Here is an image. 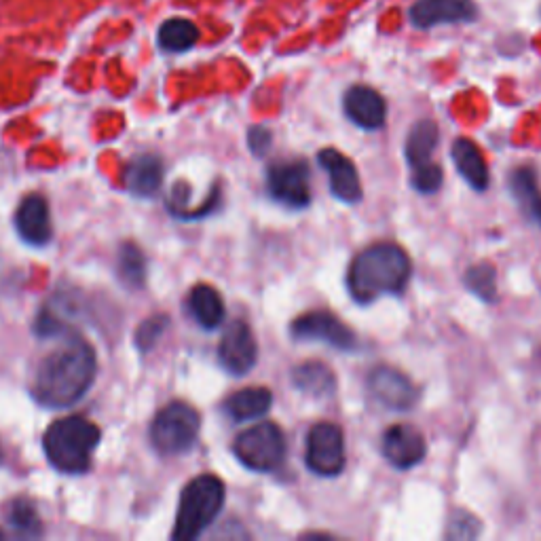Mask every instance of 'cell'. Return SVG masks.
<instances>
[{"label":"cell","mask_w":541,"mask_h":541,"mask_svg":"<svg viewBox=\"0 0 541 541\" xmlns=\"http://www.w3.org/2000/svg\"><path fill=\"white\" fill-rule=\"evenodd\" d=\"M98 360L93 347L81 339L70 337L49 351L36 368L32 396L49 408H66L79 402L96 381Z\"/></svg>","instance_id":"cell-1"},{"label":"cell","mask_w":541,"mask_h":541,"mask_svg":"<svg viewBox=\"0 0 541 541\" xmlns=\"http://www.w3.org/2000/svg\"><path fill=\"white\" fill-rule=\"evenodd\" d=\"M410 277V258L396 244H375L356 256L349 269V292L358 303L398 294Z\"/></svg>","instance_id":"cell-2"},{"label":"cell","mask_w":541,"mask_h":541,"mask_svg":"<svg viewBox=\"0 0 541 541\" xmlns=\"http://www.w3.org/2000/svg\"><path fill=\"white\" fill-rule=\"evenodd\" d=\"M98 444L100 429L85 417H66L55 421L43 438L47 461L64 474L87 472Z\"/></svg>","instance_id":"cell-3"},{"label":"cell","mask_w":541,"mask_h":541,"mask_svg":"<svg viewBox=\"0 0 541 541\" xmlns=\"http://www.w3.org/2000/svg\"><path fill=\"white\" fill-rule=\"evenodd\" d=\"M222 506H225V484L222 480L212 474L197 476L186 484L180 495L172 539L193 541L201 537L203 531L218 518Z\"/></svg>","instance_id":"cell-4"},{"label":"cell","mask_w":541,"mask_h":541,"mask_svg":"<svg viewBox=\"0 0 541 541\" xmlns=\"http://www.w3.org/2000/svg\"><path fill=\"white\" fill-rule=\"evenodd\" d=\"M199 413L184 402L167 404L151 425L153 446L167 457L191 451L199 436Z\"/></svg>","instance_id":"cell-5"},{"label":"cell","mask_w":541,"mask_h":541,"mask_svg":"<svg viewBox=\"0 0 541 541\" xmlns=\"http://www.w3.org/2000/svg\"><path fill=\"white\" fill-rule=\"evenodd\" d=\"M233 453L252 472H273L284 463L286 436L275 423H258L235 438Z\"/></svg>","instance_id":"cell-6"},{"label":"cell","mask_w":541,"mask_h":541,"mask_svg":"<svg viewBox=\"0 0 541 541\" xmlns=\"http://www.w3.org/2000/svg\"><path fill=\"white\" fill-rule=\"evenodd\" d=\"M307 468L322 476L334 478L345 470V438L343 429L334 423H317L307 434Z\"/></svg>","instance_id":"cell-7"},{"label":"cell","mask_w":541,"mask_h":541,"mask_svg":"<svg viewBox=\"0 0 541 541\" xmlns=\"http://www.w3.org/2000/svg\"><path fill=\"white\" fill-rule=\"evenodd\" d=\"M267 189L271 197L288 208H307L311 203V174L303 159L279 161L269 167Z\"/></svg>","instance_id":"cell-8"},{"label":"cell","mask_w":541,"mask_h":541,"mask_svg":"<svg viewBox=\"0 0 541 541\" xmlns=\"http://www.w3.org/2000/svg\"><path fill=\"white\" fill-rule=\"evenodd\" d=\"M296 341H322L343 351L356 349L358 339L349 326H345L337 315L328 311H311L296 317L290 326Z\"/></svg>","instance_id":"cell-9"},{"label":"cell","mask_w":541,"mask_h":541,"mask_svg":"<svg viewBox=\"0 0 541 541\" xmlns=\"http://www.w3.org/2000/svg\"><path fill=\"white\" fill-rule=\"evenodd\" d=\"M218 358L222 368L235 377H244L256 366L258 360V343L254 339L252 328L235 320L229 324L218 345Z\"/></svg>","instance_id":"cell-10"},{"label":"cell","mask_w":541,"mask_h":541,"mask_svg":"<svg viewBox=\"0 0 541 541\" xmlns=\"http://www.w3.org/2000/svg\"><path fill=\"white\" fill-rule=\"evenodd\" d=\"M368 385L377 402H381L389 410H410L419 400V391L415 383L396 368L389 366L375 368L370 372Z\"/></svg>","instance_id":"cell-11"},{"label":"cell","mask_w":541,"mask_h":541,"mask_svg":"<svg viewBox=\"0 0 541 541\" xmlns=\"http://www.w3.org/2000/svg\"><path fill=\"white\" fill-rule=\"evenodd\" d=\"M478 17L474 0H417L410 7V22L417 28H436L440 24H468Z\"/></svg>","instance_id":"cell-12"},{"label":"cell","mask_w":541,"mask_h":541,"mask_svg":"<svg viewBox=\"0 0 541 541\" xmlns=\"http://www.w3.org/2000/svg\"><path fill=\"white\" fill-rule=\"evenodd\" d=\"M381 451L394 468L410 470L423 461L427 453V444L417 427L400 423L389 427L383 434Z\"/></svg>","instance_id":"cell-13"},{"label":"cell","mask_w":541,"mask_h":541,"mask_svg":"<svg viewBox=\"0 0 541 541\" xmlns=\"http://www.w3.org/2000/svg\"><path fill=\"white\" fill-rule=\"evenodd\" d=\"M317 161L326 170L332 195L345 203H358L362 199V182L356 165L337 148H324Z\"/></svg>","instance_id":"cell-14"},{"label":"cell","mask_w":541,"mask_h":541,"mask_svg":"<svg viewBox=\"0 0 541 541\" xmlns=\"http://www.w3.org/2000/svg\"><path fill=\"white\" fill-rule=\"evenodd\" d=\"M15 229L30 246H47L53 235L49 205L41 195H28L15 212Z\"/></svg>","instance_id":"cell-15"},{"label":"cell","mask_w":541,"mask_h":541,"mask_svg":"<svg viewBox=\"0 0 541 541\" xmlns=\"http://www.w3.org/2000/svg\"><path fill=\"white\" fill-rule=\"evenodd\" d=\"M345 115L362 129H379L387 117V104L379 91L366 85H353L345 93Z\"/></svg>","instance_id":"cell-16"},{"label":"cell","mask_w":541,"mask_h":541,"mask_svg":"<svg viewBox=\"0 0 541 541\" xmlns=\"http://www.w3.org/2000/svg\"><path fill=\"white\" fill-rule=\"evenodd\" d=\"M453 161L457 165L459 174L468 180V184L476 191H484L489 186V165L487 159H484L480 148L468 140V138H459L453 142Z\"/></svg>","instance_id":"cell-17"},{"label":"cell","mask_w":541,"mask_h":541,"mask_svg":"<svg viewBox=\"0 0 541 541\" xmlns=\"http://www.w3.org/2000/svg\"><path fill=\"white\" fill-rule=\"evenodd\" d=\"M125 182L129 193L148 199L157 195L163 182V163L157 155H140L129 163L125 172Z\"/></svg>","instance_id":"cell-18"},{"label":"cell","mask_w":541,"mask_h":541,"mask_svg":"<svg viewBox=\"0 0 541 541\" xmlns=\"http://www.w3.org/2000/svg\"><path fill=\"white\" fill-rule=\"evenodd\" d=\"M510 191L514 201L518 203L520 212L527 216L529 222L541 227V189L537 182V174L531 167H520L510 176Z\"/></svg>","instance_id":"cell-19"},{"label":"cell","mask_w":541,"mask_h":541,"mask_svg":"<svg viewBox=\"0 0 541 541\" xmlns=\"http://www.w3.org/2000/svg\"><path fill=\"white\" fill-rule=\"evenodd\" d=\"M294 387L311 398H330L337 391V377L322 362H305L292 370Z\"/></svg>","instance_id":"cell-20"},{"label":"cell","mask_w":541,"mask_h":541,"mask_svg":"<svg viewBox=\"0 0 541 541\" xmlns=\"http://www.w3.org/2000/svg\"><path fill=\"white\" fill-rule=\"evenodd\" d=\"M273 404V394L267 387H248L235 391V394L225 402L227 415L233 421H254L269 413Z\"/></svg>","instance_id":"cell-21"},{"label":"cell","mask_w":541,"mask_h":541,"mask_svg":"<svg viewBox=\"0 0 541 541\" xmlns=\"http://www.w3.org/2000/svg\"><path fill=\"white\" fill-rule=\"evenodd\" d=\"M189 309L197 324L205 330H214L225 320V303L216 288L208 284H199L189 296Z\"/></svg>","instance_id":"cell-22"},{"label":"cell","mask_w":541,"mask_h":541,"mask_svg":"<svg viewBox=\"0 0 541 541\" xmlns=\"http://www.w3.org/2000/svg\"><path fill=\"white\" fill-rule=\"evenodd\" d=\"M438 140H440L438 125L432 119H423L413 129H410L408 140H406V159H408L410 167H417V165L432 161Z\"/></svg>","instance_id":"cell-23"},{"label":"cell","mask_w":541,"mask_h":541,"mask_svg":"<svg viewBox=\"0 0 541 541\" xmlns=\"http://www.w3.org/2000/svg\"><path fill=\"white\" fill-rule=\"evenodd\" d=\"M159 47L170 53H184L197 45L199 41V28L184 17H172L161 24L159 28Z\"/></svg>","instance_id":"cell-24"},{"label":"cell","mask_w":541,"mask_h":541,"mask_svg":"<svg viewBox=\"0 0 541 541\" xmlns=\"http://www.w3.org/2000/svg\"><path fill=\"white\" fill-rule=\"evenodd\" d=\"M117 275L121 282L132 288L140 290L146 282V258L136 244H123L117 256Z\"/></svg>","instance_id":"cell-25"},{"label":"cell","mask_w":541,"mask_h":541,"mask_svg":"<svg viewBox=\"0 0 541 541\" xmlns=\"http://www.w3.org/2000/svg\"><path fill=\"white\" fill-rule=\"evenodd\" d=\"M9 525L26 537H39L43 533V522L36 512L34 503L28 499H17L9 510Z\"/></svg>","instance_id":"cell-26"},{"label":"cell","mask_w":541,"mask_h":541,"mask_svg":"<svg viewBox=\"0 0 541 541\" xmlns=\"http://www.w3.org/2000/svg\"><path fill=\"white\" fill-rule=\"evenodd\" d=\"M465 286H468L470 292H474L478 298L487 303H493L497 298V273L491 265L482 263L472 267L463 277Z\"/></svg>","instance_id":"cell-27"},{"label":"cell","mask_w":541,"mask_h":541,"mask_svg":"<svg viewBox=\"0 0 541 541\" xmlns=\"http://www.w3.org/2000/svg\"><path fill=\"white\" fill-rule=\"evenodd\" d=\"M413 170V189L419 191V193H436L440 186H442V170L440 165L436 163H423V165H417V167H410Z\"/></svg>","instance_id":"cell-28"},{"label":"cell","mask_w":541,"mask_h":541,"mask_svg":"<svg viewBox=\"0 0 541 541\" xmlns=\"http://www.w3.org/2000/svg\"><path fill=\"white\" fill-rule=\"evenodd\" d=\"M167 324H170V320H167V315H153L148 317V320H144L136 332V345L138 349L142 351H148L153 349L155 343L163 337V332L167 328Z\"/></svg>","instance_id":"cell-29"},{"label":"cell","mask_w":541,"mask_h":541,"mask_svg":"<svg viewBox=\"0 0 541 541\" xmlns=\"http://www.w3.org/2000/svg\"><path fill=\"white\" fill-rule=\"evenodd\" d=\"M480 533V522L468 512H455L449 525V537L453 539H472Z\"/></svg>","instance_id":"cell-30"},{"label":"cell","mask_w":541,"mask_h":541,"mask_svg":"<svg viewBox=\"0 0 541 541\" xmlns=\"http://www.w3.org/2000/svg\"><path fill=\"white\" fill-rule=\"evenodd\" d=\"M248 144H250V151L256 155V157H263L269 146H271V132L267 127H252L250 134H248Z\"/></svg>","instance_id":"cell-31"},{"label":"cell","mask_w":541,"mask_h":541,"mask_svg":"<svg viewBox=\"0 0 541 541\" xmlns=\"http://www.w3.org/2000/svg\"><path fill=\"white\" fill-rule=\"evenodd\" d=\"M0 539H3V533H0Z\"/></svg>","instance_id":"cell-32"},{"label":"cell","mask_w":541,"mask_h":541,"mask_svg":"<svg viewBox=\"0 0 541 541\" xmlns=\"http://www.w3.org/2000/svg\"><path fill=\"white\" fill-rule=\"evenodd\" d=\"M0 459H3V453H0Z\"/></svg>","instance_id":"cell-33"}]
</instances>
